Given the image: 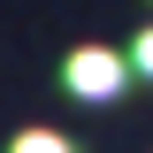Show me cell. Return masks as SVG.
<instances>
[{"mask_svg": "<svg viewBox=\"0 0 153 153\" xmlns=\"http://www.w3.org/2000/svg\"><path fill=\"white\" fill-rule=\"evenodd\" d=\"M69 84H76L84 100H107L115 84H123V61L100 54V46H84V54H69Z\"/></svg>", "mask_w": 153, "mask_h": 153, "instance_id": "1", "label": "cell"}, {"mask_svg": "<svg viewBox=\"0 0 153 153\" xmlns=\"http://www.w3.org/2000/svg\"><path fill=\"white\" fill-rule=\"evenodd\" d=\"M138 69H146V76H153V31H146V38H138Z\"/></svg>", "mask_w": 153, "mask_h": 153, "instance_id": "3", "label": "cell"}, {"mask_svg": "<svg viewBox=\"0 0 153 153\" xmlns=\"http://www.w3.org/2000/svg\"><path fill=\"white\" fill-rule=\"evenodd\" d=\"M16 153H69V146H61L54 130H23V138H16Z\"/></svg>", "mask_w": 153, "mask_h": 153, "instance_id": "2", "label": "cell"}]
</instances>
